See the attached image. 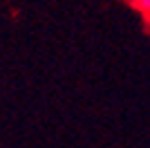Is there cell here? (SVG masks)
I'll list each match as a JSON object with an SVG mask.
<instances>
[{
  "label": "cell",
  "instance_id": "cell-1",
  "mask_svg": "<svg viewBox=\"0 0 150 148\" xmlns=\"http://www.w3.org/2000/svg\"><path fill=\"white\" fill-rule=\"evenodd\" d=\"M130 5L137 9L144 18H148L150 20V0H130Z\"/></svg>",
  "mask_w": 150,
  "mask_h": 148
}]
</instances>
